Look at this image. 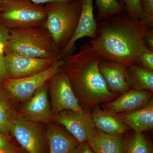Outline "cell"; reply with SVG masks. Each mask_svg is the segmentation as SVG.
<instances>
[{
	"label": "cell",
	"instance_id": "obj_1",
	"mask_svg": "<svg viewBox=\"0 0 153 153\" xmlns=\"http://www.w3.org/2000/svg\"><path fill=\"white\" fill-rule=\"evenodd\" d=\"M149 28L144 22L125 12L98 22L95 37L89 43L100 60L128 66L136 63L139 53L147 47L144 36Z\"/></svg>",
	"mask_w": 153,
	"mask_h": 153
},
{
	"label": "cell",
	"instance_id": "obj_2",
	"mask_svg": "<svg viewBox=\"0 0 153 153\" xmlns=\"http://www.w3.org/2000/svg\"><path fill=\"white\" fill-rule=\"evenodd\" d=\"M62 71L68 76L80 106L91 111L96 106L114 100L119 94L111 92L98 68L100 60L89 43L76 54L62 57Z\"/></svg>",
	"mask_w": 153,
	"mask_h": 153
},
{
	"label": "cell",
	"instance_id": "obj_3",
	"mask_svg": "<svg viewBox=\"0 0 153 153\" xmlns=\"http://www.w3.org/2000/svg\"><path fill=\"white\" fill-rule=\"evenodd\" d=\"M47 18L44 26L62 52L73 38L81 13L80 0L71 2H53L46 4Z\"/></svg>",
	"mask_w": 153,
	"mask_h": 153
},
{
	"label": "cell",
	"instance_id": "obj_4",
	"mask_svg": "<svg viewBox=\"0 0 153 153\" xmlns=\"http://www.w3.org/2000/svg\"><path fill=\"white\" fill-rule=\"evenodd\" d=\"M5 48L20 55L36 57H62L48 31L43 26L10 30Z\"/></svg>",
	"mask_w": 153,
	"mask_h": 153
},
{
	"label": "cell",
	"instance_id": "obj_5",
	"mask_svg": "<svg viewBox=\"0 0 153 153\" xmlns=\"http://www.w3.org/2000/svg\"><path fill=\"white\" fill-rule=\"evenodd\" d=\"M47 18L45 7L30 0H2L0 22L9 30L44 26Z\"/></svg>",
	"mask_w": 153,
	"mask_h": 153
},
{
	"label": "cell",
	"instance_id": "obj_6",
	"mask_svg": "<svg viewBox=\"0 0 153 153\" xmlns=\"http://www.w3.org/2000/svg\"><path fill=\"white\" fill-rule=\"evenodd\" d=\"M64 61L61 58L43 71L19 79L8 78L1 84L6 92L21 102L27 101L37 90L59 73Z\"/></svg>",
	"mask_w": 153,
	"mask_h": 153
},
{
	"label": "cell",
	"instance_id": "obj_7",
	"mask_svg": "<svg viewBox=\"0 0 153 153\" xmlns=\"http://www.w3.org/2000/svg\"><path fill=\"white\" fill-rule=\"evenodd\" d=\"M8 78L19 79L45 70L62 57L36 58L21 55L6 49L4 51Z\"/></svg>",
	"mask_w": 153,
	"mask_h": 153
},
{
	"label": "cell",
	"instance_id": "obj_8",
	"mask_svg": "<svg viewBox=\"0 0 153 153\" xmlns=\"http://www.w3.org/2000/svg\"><path fill=\"white\" fill-rule=\"evenodd\" d=\"M52 111L57 114L65 110L79 111L82 108L72 89L68 76L61 71L48 82Z\"/></svg>",
	"mask_w": 153,
	"mask_h": 153
},
{
	"label": "cell",
	"instance_id": "obj_9",
	"mask_svg": "<svg viewBox=\"0 0 153 153\" xmlns=\"http://www.w3.org/2000/svg\"><path fill=\"white\" fill-rule=\"evenodd\" d=\"M53 122L63 126L79 143L87 141L97 130L91 111L85 109L79 111L65 110L54 115Z\"/></svg>",
	"mask_w": 153,
	"mask_h": 153
},
{
	"label": "cell",
	"instance_id": "obj_10",
	"mask_svg": "<svg viewBox=\"0 0 153 153\" xmlns=\"http://www.w3.org/2000/svg\"><path fill=\"white\" fill-rule=\"evenodd\" d=\"M10 133L28 153H43V136L36 123L17 116L11 122Z\"/></svg>",
	"mask_w": 153,
	"mask_h": 153
},
{
	"label": "cell",
	"instance_id": "obj_11",
	"mask_svg": "<svg viewBox=\"0 0 153 153\" xmlns=\"http://www.w3.org/2000/svg\"><path fill=\"white\" fill-rule=\"evenodd\" d=\"M48 82L27 101L20 113L17 114L19 117L35 123H44L48 124L53 122L54 114L48 100Z\"/></svg>",
	"mask_w": 153,
	"mask_h": 153
},
{
	"label": "cell",
	"instance_id": "obj_12",
	"mask_svg": "<svg viewBox=\"0 0 153 153\" xmlns=\"http://www.w3.org/2000/svg\"><path fill=\"white\" fill-rule=\"evenodd\" d=\"M120 95L105 103L103 108L114 114L131 112L144 108L153 99V92L149 91L130 90Z\"/></svg>",
	"mask_w": 153,
	"mask_h": 153
},
{
	"label": "cell",
	"instance_id": "obj_13",
	"mask_svg": "<svg viewBox=\"0 0 153 153\" xmlns=\"http://www.w3.org/2000/svg\"><path fill=\"white\" fill-rule=\"evenodd\" d=\"M127 68L124 64L116 61H100L99 70L111 92L120 95L130 90L128 82Z\"/></svg>",
	"mask_w": 153,
	"mask_h": 153
},
{
	"label": "cell",
	"instance_id": "obj_14",
	"mask_svg": "<svg viewBox=\"0 0 153 153\" xmlns=\"http://www.w3.org/2000/svg\"><path fill=\"white\" fill-rule=\"evenodd\" d=\"M82 3L81 13L78 26L73 38L61 52L62 57L72 54L75 44L84 37L94 38L97 22L94 14V0H80Z\"/></svg>",
	"mask_w": 153,
	"mask_h": 153
},
{
	"label": "cell",
	"instance_id": "obj_15",
	"mask_svg": "<svg viewBox=\"0 0 153 153\" xmlns=\"http://www.w3.org/2000/svg\"><path fill=\"white\" fill-rule=\"evenodd\" d=\"M87 142L94 153H126L128 142L122 136H113L97 128Z\"/></svg>",
	"mask_w": 153,
	"mask_h": 153
},
{
	"label": "cell",
	"instance_id": "obj_16",
	"mask_svg": "<svg viewBox=\"0 0 153 153\" xmlns=\"http://www.w3.org/2000/svg\"><path fill=\"white\" fill-rule=\"evenodd\" d=\"M114 115L135 133L149 131L153 128V99L143 109Z\"/></svg>",
	"mask_w": 153,
	"mask_h": 153
},
{
	"label": "cell",
	"instance_id": "obj_17",
	"mask_svg": "<svg viewBox=\"0 0 153 153\" xmlns=\"http://www.w3.org/2000/svg\"><path fill=\"white\" fill-rule=\"evenodd\" d=\"M96 128L105 133L113 136H123L130 128L114 114L97 105L91 111Z\"/></svg>",
	"mask_w": 153,
	"mask_h": 153
},
{
	"label": "cell",
	"instance_id": "obj_18",
	"mask_svg": "<svg viewBox=\"0 0 153 153\" xmlns=\"http://www.w3.org/2000/svg\"><path fill=\"white\" fill-rule=\"evenodd\" d=\"M47 125L49 153H71L79 145L78 141L68 132L52 123Z\"/></svg>",
	"mask_w": 153,
	"mask_h": 153
},
{
	"label": "cell",
	"instance_id": "obj_19",
	"mask_svg": "<svg viewBox=\"0 0 153 153\" xmlns=\"http://www.w3.org/2000/svg\"><path fill=\"white\" fill-rule=\"evenodd\" d=\"M128 82L130 90L149 91L153 92V71L137 64L128 66Z\"/></svg>",
	"mask_w": 153,
	"mask_h": 153
},
{
	"label": "cell",
	"instance_id": "obj_20",
	"mask_svg": "<svg viewBox=\"0 0 153 153\" xmlns=\"http://www.w3.org/2000/svg\"><path fill=\"white\" fill-rule=\"evenodd\" d=\"M5 95V91L0 84V130L9 136L11 122L17 114Z\"/></svg>",
	"mask_w": 153,
	"mask_h": 153
},
{
	"label": "cell",
	"instance_id": "obj_21",
	"mask_svg": "<svg viewBox=\"0 0 153 153\" xmlns=\"http://www.w3.org/2000/svg\"><path fill=\"white\" fill-rule=\"evenodd\" d=\"M98 22L126 12L124 6L118 0H95Z\"/></svg>",
	"mask_w": 153,
	"mask_h": 153
},
{
	"label": "cell",
	"instance_id": "obj_22",
	"mask_svg": "<svg viewBox=\"0 0 153 153\" xmlns=\"http://www.w3.org/2000/svg\"><path fill=\"white\" fill-rule=\"evenodd\" d=\"M127 153H153L152 146L143 133H135L128 143Z\"/></svg>",
	"mask_w": 153,
	"mask_h": 153
},
{
	"label": "cell",
	"instance_id": "obj_23",
	"mask_svg": "<svg viewBox=\"0 0 153 153\" xmlns=\"http://www.w3.org/2000/svg\"><path fill=\"white\" fill-rule=\"evenodd\" d=\"M141 11V20L149 28L153 27V0H140Z\"/></svg>",
	"mask_w": 153,
	"mask_h": 153
},
{
	"label": "cell",
	"instance_id": "obj_24",
	"mask_svg": "<svg viewBox=\"0 0 153 153\" xmlns=\"http://www.w3.org/2000/svg\"><path fill=\"white\" fill-rule=\"evenodd\" d=\"M135 64L153 71V51L147 47L143 48L139 53Z\"/></svg>",
	"mask_w": 153,
	"mask_h": 153
},
{
	"label": "cell",
	"instance_id": "obj_25",
	"mask_svg": "<svg viewBox=\"0 0 153 153\" xmlns=\"http://www.w3.org/2000/svg\"><path fill=\"white\" fill-rule=\"evenodd\" d=\"M125 7L126 13L134 19H140L142 17L140 0H118Z\"/></svg>",
	"mask_w": 153,
	"mask_h": 153
},
{
	"label": "cell",
	"instance_id": "obj_26",
	"mask_svg": "<svg viewBox=\"0 0 153 153\" xmlns=\"http://www.w3.org/2000/svg\"><path fill=\"white\" fill-rule=\"evenodd\" d=\"M5 45L0 43V84L7 79L5 60Z\"/></svg>",
	"mask_w": 153,
	"mask_h": 153
},
{
	"label": "cell",
	"instance_id": "obj_27",
	"mask_svg": "<svg viewBox=\"0 0 153 153\" xmlns=\"http://www.w3.org/2000/svg\"><path fill=\"white\" fill-rule=\"evenodd\" d=\"M0 149L7 153H15L14 148L9 140L8 136L0 130Z\"/></svg>",
	"mask_w": 153,
	"mask_h": 153
},
{
	"label": "cell",
	"instance_id": "obj_28",
	"mask_svg": "<svg viewBox=\"0 0 153 153\" xmlns=\"http://www.w3.org/2000/svg\"><path fill=\"white\" fill-rule=\"evenodd\" d=\"M10 36V30L0 22V43L5 45L8 41Z\"/></svg>",
	"mask_w": 153,
	"mask_h": 153
},
{
	"label": "cell",
	"instance_id": "obj_29",
	"mask_svg": "<svg viewBox=\"0 0 153 153\" xmlns=\"http://www.w3.org/2000/svg\"><path fill=\"white\" fill-rule=\"evenodd\" d=\"M71 153H94L87 142L79 143Z\"/></svg>",
	"mask_w": 153,
	"mask_h": 153
},
{
	"label": "cell",
	"instance_id": "obj_30",
	"mask_svg": "<svg viewBox=\"0 0 153 153\" xmlns=\"http://www.w3.org/2000/svg\"><path fill=\"white\" fill-rule=\"evenodd\" d=\"M145 44L149 49L153 51V29L149 28L147 30L144 36Z\"/></svg>",
	"mask_w": 153,
	"mask_h": 153
},
{
	"label": "cell",
	"instance_id": "obj_31",
	"mask_svg": "<svg viewBox=\"0 0 153 153\" xmlns=\"http://www.w3.org/2000/svg\"><path fill=\"white\" fill-rule=\"evenodd\" d=\"M32 2L37 4L42 5L43 4L53 2H71L75 0H30Z\"/></svg>",
	"mask_w": 153,
	"mask_h": 153
},
{
	"label": "cell",
	"instance_id": "obj_32",
	"mask_svg": "<svg viewBox=\"0 0 153 153\" xmlns=\"http://www.w3.org/2000/svg\"><path fill=\"white\" fill-rule=\"evenodd\" d=\"M2 1V0H0V5H1V3Z\"/></svg>",
	"mask_w": 153,
	"mask_h": 153
},
{
	"label": "cell",
	"instance_id": "obj_33",
	"mask_svg": "<svg viewBox=\"0 0 153 153\" xmlns=\"http://www.w3.org/2000/svg\"><path fill=\"white\" fill-rule=\"evenodd\" d=\"M126 153H127L126 152Z\"/></svg>",
	"mask_w": 153,
	"mask_h": 153
},
{
	"label": "cell",
	"instance_id": "obj_34",
	"mask_svg": "<svg viewBox=\"0 0 153 153\" xmlns=\"http://www.w3.org/2000/svg\"></svg>",
	"mask_w": 153,
	"mask_h": 153
}]
</instances>
